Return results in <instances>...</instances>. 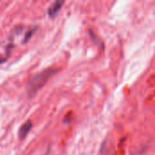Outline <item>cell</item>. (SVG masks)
Instances as JSON below:
<instances>
[{"mask_svg": "<svg viewBox=\"0 0 155 155\" xmlns=\"http://www.w3.org/2000/svg\"><path fill=\"white\" fill-rule=\"evenodd\" d=\"M64 4V1H56L53 5H51V6L47 10L48 15L52 18L54 17L58 14V12L62 9Z\"/></svg>", "mask_w": 155, "mask_h": 155, "instance_id": "cell-3", "label": "cell"}, {"mask_svg": "<svg viewBox=\"0 0 155 155\" xmlns=\"http://www.w3.org/2000/svg\"><path fill=\"white\" fill-rule=\"evenodd\" d=\"M6 60H7V58H0V64H2V63L5 62Z\"/></svg>", "mask_w": 155, "mask_h": 155, "instance_id": "cell-6", "label": "cell"}, {"mask_svg": "<svg viewBox=\"0 0 155 155\" xmlns=\"http://www.w3.org/2000/svg\"><path fill=\"white\" fill-rule=\"evenodd\" d=\"M32 126H33L32 121L27 120L26 122H25V123L23 124V125L20 127L19 131H18V138H19L20 140H24V139L27 136V134H29V132H30Z\"/></svg>", "mask_w": 155, "mask_h": 155, "instance_id": "cell-2", "label": "cell"}, {"mask_svg": "<svg viewBox=\"0 0 155 155\" xmlns=\"http://www.w3.org/2000/svg\"><path fill=\"white\" fill-rule=\"evenodd\" d=\"M59 72L58 68L54 67H49L42 72L38 73L36 75H35L28 83L27 85V94L29 97L35 96L39 90H41L46 83L57 73Z\"/></svg>", "mask_w": 155, "mask_h": 155, "instance_id": "cell-1", "label": "cell"}, {"mask_svg": "<svg viewBox=\"0 0 155 155\" xmlns=\"http://www.w3.org/2000/svg\"><path fill=\"white\" fill-rule=\"evenodd\" d=\"M89 35H90V36H91V39L93 40V42L95 44V45H97L98 46H100L102 49H104V44L103 43V41L100 39V37L98 36V35H96L91 29L89 30Z\"/></svg>", "mask_w": 155, "mask_h": 155, "instance_id": "cell-4", "label": "cell"}, {"mask_svg": "<svg viewBox=\"0 0 155 155\" xmlns=\"http://www.w3.org/2000/svg\"><path fill=\"white\" fill-rule=\"evenodd\" d=\"M35 31H36V27H33V28H31L30 30H28V31L26 32V34L25 35V38H24V40H23V43L28 42L29 39L32 37V35H34V33H35Z\"/></svg>", "mask_w": 155, "mask_h": 155, "instance_id": "cell-5", "label": "cell"}]
</instances>
